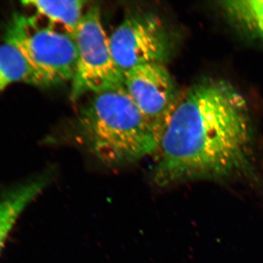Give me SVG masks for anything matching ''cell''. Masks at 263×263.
Returning <instances> with one entry per match:
<instances>
[{"instance_id": "7a4b0ae2", "label": "cell", "mask_w": 263, "mask_h": 263, "mask_svg": "<svg viewBox=\"0 0 263 263\" xmlns=\"http://www.w3.org/2000/svg\"><path fill=\"white\" fill-rule=\"evenodd\" d=\"M78 139L100 164L127 167L154 155L157 133L122 87L89 95L76 121Z\"/></svg>"}, {"instance_id": "6da1fadb", "label": "cell", "mask_w": 263, "mask_h": 263, "mask_svg": "<svg viewBox=\"0 0 263 263\" xmlns=\"http://www.w3.org/2000/svg\"><path fill=\"white\" fill-rule=\"evenodd\" d=\"M254 129L245 96L228 81L205 79L180 91L151 169L158 187L226 180L253 171Z\"/></svg>"}, {"instance_id": "52a82bcc", "label": "cell", "mask_w": 263, "mask_h": 263, "mask_svg": "<svg viewBox=\"0 0 263 263\" xmlns=\"http://www.w3.org/2000/svg\"><path fill=\"white\" fill-rule=\"evenodd\" d=\"M53 177V171H46L0 195V252L22 213L49 186Z\"/></svg>"}, {"instance_id": "8992f818", "label": "cell", "mask_w": 263, "mask_h": 263, "mask_svg": "<svg viewBox=\"0 0 263 263\" xmlns=\"http://www.w3.org/2000/svg\"><path fill=\"white\" fill-rule=\"evenodd\" d=\"M124 87L159 140L180 91L164 65L138 66L124 74Z\"/></svg>"}, {"instance_id": "9c48e42d", "label": "cell", "mask_w": 263, "mask_h": 263, "mask_svg": "<svg viewBox=\"0 0 263 263\" xmlns=\"http://www.w3.org/2000/svg\"><path fill=\"white\" fill-rule=\"evenodd\" d=\"M48 87L42 76L29 63L22 52L12 43L0 44V92L14 83Z\"/></svg>"}, {"instance_id": "30bf717a", "label": "cell", "mask_w": 263, "mask_h": 263, "mask_svg": "<svg viewBox=\"0 0 263 263\" xmlns=\"http://www.w3.org/2000/svg\"><path fill=\"white\" fill-rule=\"evenodd\" d=\"M219 6L237 27L263 41V0L222 1Z\"/></svg>"}, {"instance_id": "277c9868", "label": "cell", "mask_w": 263, "mask_h": 263, "mask_svg": "<svg viewBox=\"0 0 263 263\" xmlns=\"http://www.w3.org/2000/svg\"><path fill=\"white\" fill-rule=\"evenodd\" d=\"M75 41L78 58L71 81L72 101L124 86V75L114 62L98 6H91L85 12Z\"/></svg>"}, {"instance_id": "ba28073f", "label": "cell", "mask_w": 263, "mask_h": 263, "mask_svg": "<svg viewBox=\"0 0 263 263\" xmlns=\"http://www.w3.org/2000/svg\"><path fill=\"white\" fill-rule=\"evenodd\" d=\"M22 4L30 7L36 15L47 24L75 38L78 27L84 16L86 1H24Z\"/></svg>"}, {"instance_id": "5b68a950", "label": "cell", "mask_w": 263, "mask_h": 263, "mask_svg": "<svg viewBox=\"0 0 263 263\" xmlns=\"http://www.w3.org/2000/svg\"><path fill=\"white\" fill-rule=\"evenodd\" d=\"M114 62L124 75L138 66L164 65L172 53V40L162 19L152 12L126 17L109 37Z\"/></svg>"}, {"instance_id": "3957f363", "label": "cell", "mask_w": 263, "mask_h": 263, "mask_svg": "<svg viewBox=\"0 0 263 263\" xmlns=\"http://www.w3.org/2000/svg\"><path fill=\"white\" fill-rule=\"evenodd\" d=\"M5 41L22 52L48 86L72 81L78 52L75 38L37 15L15 13L8 23Z\"/></svg>"}]
</instances>
